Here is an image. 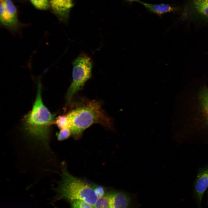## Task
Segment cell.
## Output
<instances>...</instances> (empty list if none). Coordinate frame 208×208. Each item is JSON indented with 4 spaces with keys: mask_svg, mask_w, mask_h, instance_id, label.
<instances>
[{
    "mask_svg": "<svg viewBox=\"0 0 208 208\" xmlns=\"http://www.w3.org/2000/svg\"><path fill=\"white\" fill-rule=\"evenodd\" d=\"M4 0H0V1H4Z\"/></svg>",
    "mask_w": 208,
    "mask_h": 208,
    "instance_id": "cell-20",
    "label": "cell"
},
{
    "mask_svg": "<svg viewBox=\"0 0 208 208\" xmlns=\"http://www.w3.org/2000/svg\"><path fill=\"white\" fill-rule=\"evenodd\" d=\"M95 192L98 198L104 196L105 195L104 188L100 186H93Z\"/></svg>",
    "mask_w": 208,
    "mask_h": 208,
    "instance_id": "cell-17",
    "label": "cell"
},
{
    "mask_svg": "<svg viewBox=\"0 0 208 208\" xmlns=\"http://www.w3.org/2000/svg\"><path fill=\"white\" fill-rule=\"evenodd\" d=\"M73 81L68 90L66 100L70 102L74 95L83 87L86 82L91 77L92 63L91 58L81 54L73 62Z\"/></svg>",
    "mask_w": 208,
    "mask_h": 208,
    "instance_id": "cell-4",
    "label": "cell"
},
{
    "mask_svg": "<svg viewBox=\"0 0 208 208\" xmlns=\"http://www.w3.org/2000/svg\"><path fill=\"white\" fill-rule=\"evenodd\" d=\"M181 12L182 21L208 23V0H185Z\"/></svg>",
    "mask_w": 208,
    "mask_h": 208,
    "instance_id": "cell-5",
    "label": "cell"
},
{
    "mask_svg": "<svg viewBox=\"0 0 208 208\" xmlns=\"http://www.w3.org/2000/svg\"><path fill=\"white\" fill-rule=\"evenodd\" d=\"M0 21L2 26L12 34L20 33L22 26L18 19L16 8L11 0L1 3Z\"/></svg>",
    "mask_w": 208,
    "mask_h": 208,
    "instance_id": "cell-6",
    "label": "cell"
},
{
    "mask_svg": "<svg viewBox=\"0 0 208 208\" xmlns=\"http://www.w3.org/2000/svg\"><path fill=\"white\" fill-rule=\"evenodd\" d=\"M70 202L72 208H94L91 205L84 201L75 200Z\"/></svg>",
    "mask_w": 208,
    "mask_h": 208,
    "instance_id": "cell-15",
    "label": "cell"
},
{
    "mask_svg": "<svg viewBox=\"0 0 208 208\" xmlns=\"http://www.w3.org/2000/svg\"><path fill=\"white\" fill-rule=\"evenodd\" d=\"M71 134V131L69 128L62 129L57 134V138L60 140H63L68 138Z\"/></svg>",
    "mask_w": 208,
    "mask_h": 208,
    "instance_id": "cell-16",
    "label": "cell"
},
{
    "mask_svg": "<svg viewBox=\"0 0 208 208\" xmlns=\"http://www.w3.org/2000/svg\"><path fill=\"white\" fill-rule=\"evenodd\" d=\"M50 8L61 21L66 22L70 10L74 4V0H49Z\"/></svg>",
    "mask_w": 208,
    "mask_h": 208,
    "instance_id": "cell-8",
    "label": "cell"
},
{
    "mask_svg": "<svg viewBox=\"0 0 208 208\" xmlns=\"http://www.w3.org/2000/svg\"><path fill=\"white\" fill-rule=\"evenodd\" d=\"M56 190L58 194L55 199L57 200H81L94 206L98 198L93 187L72 176L65 169L62 180Z\"/></svg>",
    "mask_w": 208,
    "mask_h": 208,
    "instance_id": "cell-3",
    "label": "cell"
},
{
    "mask_svg": "<svg viewBox=\"0 0 208 208\" xmlns=\"http://www.w3.org/2000/svg\"><path fill=\"white\" fill-rule=\"evenodd\" d=\"M32 5L37 9L45 10L50 8L49 1L48 0H29Z\"/></svg>",
    "mask_w": 208,
    "mask_h": 208,
    "instance_id": "cell-12",
    "label": "cell"
},
{
    "mask_svg": "<svg viewBox=\"0 0 208 208\" xmlns=\"http://www.w3.org/2000/svg\"><path fill=\"white\" fill-rule=\"evenodd\" d=\"M207 204H208V192H207Z\"/></svg>",
    "mask_w": 208,
    "mask_h": 208,
    "instance_id": "cell-19",
    "label": "cell"
},
{
    "mask_svg": "<svg viewBox=\"0 0 208 208\" xmlns=\"http://www.w3.org/2000/svg\"><path fill=\"white\" fill-rule=\"evenodd\" d=\"M126 1L129 3H132L135 2H138L140 0H125Z\"/></svg>",
    "mask_w": 208,
    "mask_h": 208,
    "instance_id": "cell-18",
    "label": "cell"
},
{
    "mask_svg": "<svg viewBox=\"0 0 208 208\" xmlns=\"http://www.w3.org/2000/svg\"><path fill=\"white\" fill-rule=\"evenodd\" d=\"M193 185L194 197L198 206L200 208L202 197L208 187V165L199 169Z\"/></svg>",
    "mask_w": 208,
    "mask_h": 208,
    "instance_id": "cell-7",
    "label": "cell"
},
{
    "mask_svg": "<svg viewBox=\"0 0 208 208\" xmlns=\"http://www.w3.org/2000/svg\"><path fill=\"white\" fill-rule=\"evenodd\" d=\"M69 121L68 128L76 139L80 137L83 131L95 123L111 127V121L102 109L99 103L95 101L80 104L66 114Z\"/></svg>",
    "mask_w": 208,
    "mask_h": 208,
    "instance_id": "cell-1",
    "label": "cell"
},
{
    "mask_svg": "<svg viewBox=\"0 0 208 208\" xmlns=\"http://www.w3.org/2000/svg\"><path fill=\"white\" fill-rule=\"evenodd\" d=\"M41 86L39 82L36 99L32 109L24 117L23 123L24 128L28 134L46 141L48 137L50 127L55 123L56 119L43 103Z\"/></svg>",
    "mask_w": 208,
    "mask_h": 208,
    "instance_id": "cell-2",
    "label": "cell"
},
{
    "mask_svg": "<svg viewBox=\"0 0 208 208\" xmlns=\"http://www.w3.org/2000/svg\"><path fill=\"white\" fill-rule=\"evenodd\" d=\"M107 195L109 208H130L131 199L126 193L113 191Z\"/></svg>",
    "mask_w": 208,
    "mask_h": 208,
    "instance_id": "cell-9",
    "label": "cell"
},
{
    "mask_svg": "<svg viewBox=\"0 0 208 208\" xmlns=\"http://www.w3.org/2000/svg\"><path fill=\"white\" fill-rule=\"evenodd\" d=\"M55 123L60 130L68 128L69 122L67 115L60 116L56 118Z\"/></svg>",
    "mask_w": 208,
    "mask_h": 208,
    "instance_id": "cell-13",
    "label": "cell"
},
{
    "mask_svg": "<svg viewBox=\"0 0 208 208\" xmlns=\"http://www.w3.org/2000/svg\"><path fill=\"white\" fill-rule=\"evenodd\" d=\"M93 207L94 208H109L107 194L98 198Z\"/></svg>",
    "mask_w": 208,
    "mask_h": 208,
    "instance_id": "cell-14",
    "label": "cell"
},
{
    "mask_svg": "<svg viewBox=\"0 0 208 208\" xmlns=\"http://www.w3.org/2000/svg\"><path fill=\"white\" fill-rule=\"evenodd\" d=\"M199 99L203 112L208 122V88H203L199 94Z\"/></svg>",
    "mask_w": 208,
    "mask_h": 208,
    "instance_id": "cell-11",
    "label": "cell"
},
{
    "mask_svg": "<svg viewBox=\"0 0 208 208\" xmlns=\"http://www.w3.org/2000/svg\"><path fill=\"white\" fill-rule=\"evenodd\" d=\"M138 3L143 5L149 11L159 15L168 12H176L181 10V8L170 4H152L140 0Z\"/></svg>",
    "mask_w": 208,
    "mask_h": 208,
    "instance_id": "cell-10",
    "label": "cell"
}]
</instances>
